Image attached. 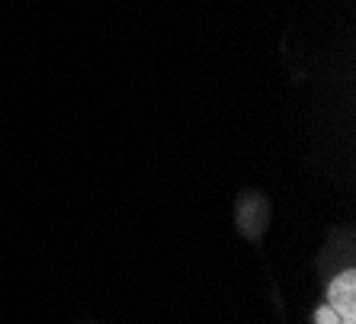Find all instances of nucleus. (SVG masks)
<instances>
[{
    "label": "nucleus",
    "instance_id": "obj_1",
    "mask_svg": "<svg viewBox=\"0 0 356 324\" xmlns=\"http://www.w3.org/2000/svg\"><path fill=\"white\" fill-rule=\"evenodd\" d=\"M315 324H356V273L343 270L327 289V305L315 311Z\"/></svg>",
    "mask_w": 356,
    "mask_h": 324
}]
</instances>
